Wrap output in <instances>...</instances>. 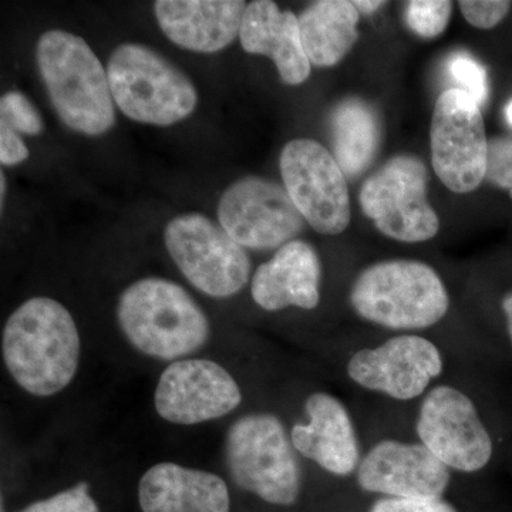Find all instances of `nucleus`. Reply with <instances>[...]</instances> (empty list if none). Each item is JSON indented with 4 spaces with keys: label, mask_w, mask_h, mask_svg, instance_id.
Instances as JSON below:
<instances>
[{
    "label": "nucleus",
    "mask_w": 512,
    "mask_h": 512,
    "mask_svg": "<svg viewBox=\"0 0 512 512\" xmlns=\"http://www.w3.org/2000/svg\"><path fill=\"white\" fill-rule=\"evenodd\" d=\"M305 409L309 423L291 431L295 450L335 476L352 474L359 467V443L346 407L328 393H313Z\"/></svg>",
    "instance_id": "17"
},
{
    "label": "nucleus",
    "mask_w": 512,
    "mask_h": 512,
    "mask_svg": "<svg viewBox=\"0 0 512 512\" xmlns=\"http://www.w3.org/2000/svg\"><path fill=\"white\" fill-rule=\"evenodd\" d=\"M289 197L305 221L323 235H339L350 224L346 175L322 144L308 138L289 141L279 158Z\"/></svg>",
    "instance_id": "10"
},
{
    "label": "nucleus",
    "mask_w": 512,
    "mask_h": 512,
    "mask_svg": "<svg viewBox=\"0 0 512 512\" xmlns=\"http://www.w3.org/2000/svg\"><path fill=\"white\" fill-rule=\"evenodd\" d=\"M450 73L460 86L457 89L468 94L478 106L484 103L488 96V80L483 64L468 55H456L451 59Z\"/></svg>",
    "instance_id": "25"
},
{
    "label": "nucleus",
    "mask_w": 512,
    "mask_h": 512,
    "mask_svg": "<svg viewBox=\"0 0 512 512\" xmlns=\"http://www.w3.org/2000/svg\"><path fill=\"white\" fill-rule=\"evenodd\" d=\"M117 320L128 342L156 359H180L210 339V322L183 286L161 278L134 282L121 293Z\"/></svg>",
    "instance_id": "3"
},
{
    "label": "nucleus",
    "mask_w": 512,
    "mask_h": 512,
    "mask_svg": "<svg viewBox=\"0 0 512 512\" xmlns=\"http://www.w3.org/2000/svg\"><path fill=\"white\" fill-rule=\"evenodd\" d=\"M453 13V2L448 0H413L404 8L406 25L423 39H434L447 29Z\"/></svg>",
    "instance_id": "23"
},
{
    "label": "nucleus",
    "mask_w": 512,
    "mask_h": 512,
    "mask_svg": "<svg viewBox=\"0 0 512 512\" xmlns=\"http://www.w3.org/2000/svg\"><path fill=\"white\" fill-rule=\"evenodd\" d=\"M322 265L318 252L305 241L288 242L252 278V298L268 312L289 306L312 311L319 305Z\"/></svg>",
    "instance_id": "18"
},
{
    "label": "nucleus",
    "mask_w": 512,
    "mask_h": 512,
    "mask_svg": "<svg viewBox=\"0 0 512 512\" xmlns=\"http://www.w3.org/2000/svg\"><path fill=\"white\" fill-rule=\"evenodd\" d=\"M165 247L185 278L198 291L228 298L247 285L251 259L221 225L201 214H184L168 222Z\"/></svg>",
    "instance_id": "8"
},
{
    "label": "nucleus",
    "mask_w": 512,
    "mask_h": 512,
    "mask_svg": "<svg viewBox=\"0 0 512 512\" xmlns=\"http://www.w3.org/2000/svg\"><path fill=\"white\" fill-rule=\"evenodd\" d=\"M28 157V147L19 134L6 124H0V163L12 167L28 160Z\"/></svg>",
    "instance_id": "30"
},
{
    "label": "nucleus",
    "mask_w": 512,
    "mask_h": 512,
    "mask_svg": "<svg viewBox=\"0 0 512 512\" xmlns=\"http://www.w3.org/2000/svg\"><path fill=\"white\" fill-rule=\"evenodd\" d=\"M431 163L448 190L476 191L487 173L488 140L480 106L453 87L434 106L430 127Z\"/></svg>",
    "instance_id": "9"
},
{
    "label": "nucleus",
    "mask_w": 512,
    "mask_h": 512,
    "mask_svg": "<svg viewBox=\"0 0 512 512\" xmlns=\"http://www.w3.org/2000/svg\"><path fill=\"white\" fill-rule=\"evenodd\" d=\"M20 512H99V507L89 494V485L82 483Z\"/></svg>",
    "instance_id": "27"
},
{
    "label": "nucleus",
    "mask_w": 512,
    "mask_h": 512,
    "mask_svg": "<svg viewBox=\"0 0 512 512\" xmlns=\"http://www.w3.org/2000/svg\"><path fill=\"white\" fill-rule=\"evenodd\" d=\"M503 311L505 313V318H507V330L512 343V292L508 293L504 298Z\"/></svg>",
    "instance_id": "32"
},
{
    "label": "nucleus",
    "mask_w": 512,
    "mask_h": 512,
    "mask_svg": "<svg viewBox=\"0 0 512 512\" xmlns=\"http://www.w3.org/2000/svg\"><path fill=\"white\" fill-rule=\"evenodd\" d=\"M429 173L420 158L400 154L363 183L359 204L386 237L417 244L430 241L440 220L427 198Z\"/></svg>",
    "instance_id": "7"
},
{
    "label": "nucleus",
    "mask_w": 512,
    "mask_h": 512,
    "mask_svg": "<svg viewBox=\"0 0 512 512\" xmlns=\"http://www.w3.org/2000/svg\"><path fill=\"white\" fill-rule=\"evenodd\" d=\"M369 512H457L441 500H407L383 498L372 505Z\"/></svg>",
    "instance_id": "29"
},
{
    "label": "nucleus",
    "mask_w": 512,
    "mask_h": 512,
    "mask_svg": "<svg viewBox=\"0 0 512 512\" xmlns=\"http://www.w3.org/2000/svg\"><path fill=\"white\" fill-rule=\"evenodd\" d=\"M441 372L439 348L414 335L396 336L379 348L359 350L348 365L353 382L396 400L416 399Z\"/></svg>",
    "instance_id": "14"
},
{
    "label": "nucleus",
    "mask_w": 512,
    "mask_h": 512,
    "mask_svg": "<svg viewBox=\"0 0 512 512\" xmlns=\"http://www.w3.org/2000/svg\"><path fill=\"white\" fill-rule=\"evenodd\" d=\"M36 60L57 116L70 130L100 136L114 126L109 76L86 40L49 30L37 42Z\"/></svg>",
    "instance_id": "2"
},
{
    "label": "nucleus",
    "mask_w": 512,
    "mask_h": 512,
    "mask_svg": "<svg viewBox=\"0 0 512 512\" xmlns=\"http://www.w3.org/2000/svg\"><path fill=\"white\" fill-rule=\"evenodd\" d=\"M355 3L356 9L359 10V13H365V15H372L376 10L382 8V6L386 5V2H382V0H357Z\"/></svg>",
    "instance_id": "31"
},
{
    "label": "nucleus",
    "mask_w": 512,
    "mask_h": 512,
    "mask_svg": "<svg viewBox=\"0 0 512 512\" xmlns=\"http://www.w3.org/2000/svg\"><path fill=\"white\" fill-rule=\"evenodd\" d=\"M110 90L121 113L137 123L167 127L191 116L194 84L174 64L138 43H123L107 66Z\"/></svg>",
    "instance_id": "5"
},
{
    "label": "nucleus",
    "mask_w": 512,
    "mask_h": 512,
    "mask_svg": "<svg viewBox=\"0 0 512 512\" xmlns=\"http://www.w3.org/2000/svg\"><path fill=\"white\" fill-rule=\"evenodd\" d=\"M421 444L448 468L476 473L490 463L493 440L470 397L437 386L424 399L417 420Z\"/></svg>",
    "instance_id": "12"
},
{
    "label": "nucleus",
    "mask_w": 512,
    "mask_h": 512,
    "mask_svg": "<svg viewBox=\"0 0 512 512\" xmlns=\"http://www.w3.org/2000/svg\"><path fill=\"white\" fill-rule=\"evenodd\" d=\"M143 512H229L227 484L217 474L174 463L156 464L141 477Z\"/></svg>",
    "instance_id": "20"
},
{
    "label": "nucleus",
    "mask_w": 512,
    "mask_h": 512,
    "mask_svg": "<svg viewBox=\"0 0 512 512\" xmlns=\"http://www.w3.org/2000/svg\"><path fill=\"white\" fill-rule=\"evenodd\" d=\"M485 180L512 198V137H497L488 141Z\"/></svg>",
    "instance_id": "26"
},
{
    "label": "nucleus",
    "mask_w": 512,
    "mask_h": 512,
    "mask_svg": "<svg viewBox=\"0 0 512 512\" xmlns=\"http://www.w3.org/2000/svg\"><path fill=\"white\" fill-rule=\"evenodd\" d=\"M218 220L241 247L261 251L295 241L305 222L285 187L262 177H244L227 188Z\"/></svg>",
    "instance_id": "11"
},
{
    "label": "nucleus",
    "mask_w": 512,
    "mask_h": 512,
    "mask_svg": "<svg viewBox=\"0 0 512 512\" xmlns=\"http://www.w3.org/2000/svg\"><path fill=\"white\" fill-rule=\"evenodd\" d=\"M80 335L72 313L50 298H32L10 315L2 352L10 376L33 396L66 389L79 369Z\"/></svg>",
    "instance_id": "1"
},
{
    "label": "nucleus",
    "mask_w": 512,
    "mask_h": 512,
    "mask_svg": "<svg viewBox=\"0 0 512 512\" xmlns=\"http://www.w3.org/2000/svg\"><path fill=\"white\" fill-rule=\"evenodd\" d=\"M239 40L249 55L271 57L282 82L289 86L305 83L311 76L312 64L303 50L298 16L272 0L249 3Z\"/></svg>",
    "instance_id": "19"
},
{
    "label": "nucleus",
    "mask_w": 512,
    "mask_h": 512,
    "mask_svg": "<svg viewBox=\"0 0 512 512\" xmlns=\"http://www.w3.org/2000/svg\"><path fill=\"white\" fill-rule=\"evenodd\" d=\"M333 157L343 174L356 178L372 165L382 144V123L365 100L340 101L330 116Z\"/></svg>",
    "instance_id": "22"
},
{
    "label": "nucleus",
    "mask_w": 512,
    "mask_h": 512,
    "mask_svg": "<svg viewBox=\"0 0 512 512\" xmlns=\"http://www.w3.org/2000/svg\"><path fill=\"white\" fill-rule=\"evenodd\" d=\"M0 124H6L16 133L37 136L42 133L43 121L32 101L20 92H8L0 99Z\"/></svg>",
    "instance_id": "24"
},
{
    "label": "nucleus",
    "mask_w": 512,
    "mask_h": 512,
    "mask_svg": "<svg viewBox=\"0 0 512 512\" xmlns=\"http://www.w3.org/2000/svg\"><path fill=\"white\" fill-rule=\"evenodd\" d=\"M448 483V467L423 444L380 441L357 467L362 490L389 498L440 500Z\"/></svg>",
    "instance_id": "15"
},
{
    "label": "nucleus",
    "mask_w": 512,
    "mask_h": 512,
    "mask_svg": "<svg viewBox=\"0 0 512 512\" xmlns=\"http://www.w3.org/2000/svg\"><path fill=\"white\" fill-rule=\"evenodd\" d=\"M505 117H507L508 124L512 126V100L508 103L507 109H505Z\"/></svg>",
    "instance_id": "33"
},
{
    "label": "nucleus",
    "mask_w": 512,
    "mask_h": 512,
    "mask_svg": "<svg viewBox=\"0 0 512 512\" xmlns=\"http://www.w3.org/2000/svg\"><path fill=\"white\" fill-rule=\"evenodd\" d=\"M0 183H2V185H0V192H2V204H3V201H5V191H6V184H5V175L3 174H0Z\"/></svg>",
    "instance_id": "34"
},
{
    "label": "nucleus",
    "mask_w": 512,
    "mask_h": 512,
    "mask_svg": "<svg viewBox=\"0 0 512 512\" xmlns=\"http://www.w3.org/2000/svg\"><path fill=\"white\" fill-rule=\"evenodd\" d=\"M242 0H158L154 12L164 35L195 53H217L239 36Z\"/></svg>",
    "instance_id": "16"
},
{
    "label": "nucleus",
    "mask_w": 512,
    "mask_h": 512,
    "mask_svg": "<svg viewBox=\"0 0 512 512\" xmlns=\"http://www.w3.org/2000/svg\"><path fill=\"white\" fill-rule=\"evenodd\" d=\"M293 444L274 414L255 413L232 424L225 457L232 480L266 503L292 505L301 493L302 474Z\"/></svg>",
    "instance_id": "6"
},
{
    "label": "nucleus",
    "mask_w": 512,
    "mask_h": 512,
    "mask_svg": "<svg viewBox=\"0 0 512 512\" xmlns=\"http://www.w3.org/2000/svg\"><path fill=\"white\" fill-rule=\"evenodd\" d=\"M302 46L316 67L342 62L359 39L360 13L348 0H319L298 16Z\"/></svg>",
    "instance_id": "21"
},
{
    "label": "nucleus",
    "mask_w": 512,
    "mask_h": 512,
    "mask_svg": "<svg viewBox=\"0 0 512 512\" xmlns=\"http://www.w3.org/2000/svg\"><path fill=\"white\" fill-rule=\"evenodd\" d=\"M360 318L394 330L426 329L446 316L450 298L439 274L424 262L392 259L366 268L350 291Z\"/></svg>",
    "instance_id": "4"
},
{
    "label": "nucleus",
    "mask_w": 512,
    "mask_h": 512,
    "mask_svg": "<svg viewBox=\"0 0 512 512\" xmlns=\"http://www.w3.org/2000/svg\"><path fill=\"white\" fill-rule=\"evenodd\" d=\"M242 393L224 367L207 359L177 360L158 380L154 404L170 423L194 426L237 409Z\"/></svg>",
    "instance_id": "13"
},
{
    "label": "nucleus",
    "mask_w": 512,
    "mask_h": 512,
    "mask_svg": "<svg viewBox=\"0 0 512 512\" xmlns=\"http://www.w3.org/2000/svg\"><path fill=\"white\" fill-rule=\"evenodd\" d=\"M461 13L477 29H493L510 13L512 3L507 0H461Z\"/></svg>",
    "instance_id": "28"
}]
</instances>
